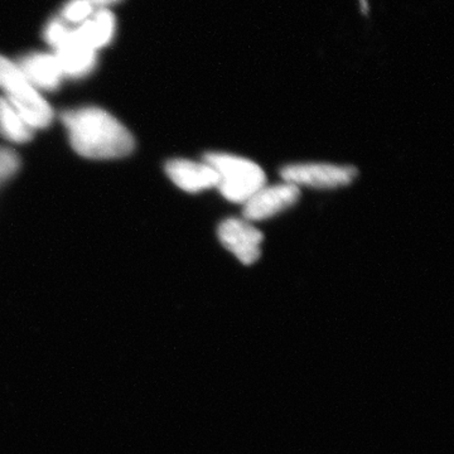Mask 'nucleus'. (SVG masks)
I'll list each match as a JSON object with an SVG mask.
<instances>
[{"mask_svg":"<svg viewBox=\"0 0 454 454\" xmlns=\"http://www.w3.org/2000/svg\"><path fill=\"white\" fill-rule=\"evenodd\" d=\"M71 145L89 160H115L134 151L133 136L118 119L100 107L66 110L61 115Z\"/></svg>","mask_w":454,"mask_h":454,"instance_id":"1","label":"nucleus"},{"mask_svg":"<svg viewBox=\"0 0 454 454\" xmlns=\"http://www.w3.org/2000/svg\"><path fill=\"white\" fill-rule=\"evenodd\" d=\"M219 176L217 188L227 201L244 203L267 184V176L262 167L247 158L226 153L205 154Z\"/></svg>","mask_w":454,"mask_h":454,"instance_id":"2","label":"nucleus"},{"mask_svg":"<svg viewBox=\"0 0 454 454\" xmlns=\"http://www.w3.org/2000/svg\"><path fill=\"white\" fill-rule=\"evenodd\" d=\"M0 89L12 106L35 129H43L53 121V110L40 91L27 80L14 62L0 56Z\"/></svg>","mask_w":454,"mask_h":454,"instance_id":"3","label":"nucleus"},{"mask_svg":"<svg viewBox=\"0 0 454 454\" xmlns=\"http://www.w3.org/2000/svg\"><path fill=\"white\" fill-rule=\"evenodd\" d=\"M280 176L284 182L297 187L331 190L351 184L357 176V169L352 166H334L328 163L289 164L283 167Z\"/></svg>","mask_w":454,"mask_h":454,"instance_id":"4","label":"nucleus"},{"mask_svg":"<svg viewBox=\"0 0 454 454\" xmlns=\"http://www.w3.org/2000/svg\"><path fill=\"white\" fill-rule=\"evenodd\" d=\"M300 197V187L286 182L260 188L255 195L244 203V220L253 223V221L270 219L279 212L295 205Z\"/></svg>","mask_w":454,"mask_h":454,"instance_id":"5","label":"nucleus"},{"mask_svg":"<svg viewBox=\"0 0 454 454\" xmlns=\"http://www.w3.org/2000/svg\"><path fill=\"white\" fill-rule=\"evenodd\" d=\"M221 244L234 254L245 265H252L260 258L262 243V232L244 219H227L220 223L217 230Z\"/></svg>","mask_w":454,"mask_h":454,"instance_id":"6","label":"nucleus"},{"mask_svg":"<svg viewBox=\"0 0 454 454\" xmlns=\"http://www.w3.org/2000/svg\"><path fill=\"white\" fill-rule=\"evenodd\" d=\"M166 173L170 181L190 193L201 192L217 187L219 176L210 164L187 160H173L166 164Z\"/></svg>","mask_w":454,"mask_h":454,"instance_id":"7","label":"nucleus"},{"mask_svg":"<svg viewBox=\"0 0 454 454\" xmlns=\"http://www.w3.org/2000/svg\"><path fill=\"white\" fill-rule=\"evenodd\" d=\"M18 67L35 89L44 91H55L65 76L56 56L50 53H32L23 57Z\"/></svg>","mask_w":454,"mask_h":454,"instance_id":"8","label":"nucleus"},{"mask_svg":"<svg viewBox=\"0 0 454 454\" xmlns=\"http://www.w3.org/2000/svg\"><path fill=\"white\" fill-rule=\"evenodd\" d=\"M56 59L61 66V70L66 76L79 77L86 76L94 70L97 65V51L90 49L82 42L74 38L71 31L70 38L64 42L61 46L55 50Z\"/></svg>","mask_w":454,"mask_h":454,"instance_id":"9","label":"nucleus"},{"mask_svg":"<svg viewBox=\"0 0 454 454\" xmlns=\"http://www.w3.org/2000/svg\"><path fill=\"white\" fill-rule=\"evenodd\" d=\"M73 32L77 41L97 51L106 47L113 40L114 32H115V17L107 9H100Z\"/></svg>","mask_w":454,"mask_h":454,"instance_id":"10","label":"nucleus"},{"mask_svg":"<svg viewBox=\"0 0 454 454\" xmlns=\"http://www.w3.org/2000/svg\"><path fill=\"white\" fill-rule=\"evenodd\" d=\"M0 134L8 142L23 145L33 138V129L7 98L0 97Z\"/></svg>","mask_w":454,"mask_h":454,"instance_id":"11","label":"nucleus"},{"mask_svg":"<svg viewBox=\"0 0 454 454\" xmlns=\"http://www.w3.org/2000/svg\"><path fill=\"white\" fill-rule=\"evenodd\" d=\"M92 8L89 0H70L62 9V20L70 23H83L91 16Z\"/></svg>","mask_w":454,"mask_h":454,"instance_id":"12","label":"nucleus"},{"mask_svg":"<svg viewBox=\"0 0 454 454\" xmlns=\"http://www.w3.org/2000/svg\"><path fill=\"white\" fill-rule=\"evenodd\" d=\"M20 163L16 152L0 146V186L16 175Z\"/></svg>","mask_w":454,"mask_h":454,"instance_id":"13","label":"nucleus"},{"mask_svg":"<svg viewBox=\"0 0 454 454\" xmlns=\"http://www.w3.org/2000/svg\"><path fill=\"white\" fill-rule=\"evenodd\" d=\"M70 35L71 29L66 27L65 23L59 20H51L49 26L44 29V38L55 50L57 47L61 46L64 42L67 41Z\"/></svg>","mask_w":454,"mask_h":454,"instance_id":"14","label":"nucleus"},{"mask_svg":"<svg viewBox=\"0 0 454 454\" xmlns=\"http://www.w3.org/2000/svg\"><path fill=\"white\" fill-rule=\"evenodd\" d=\"M91 3L92 7H107V5L116 4V3L121 2V0H89Z\"/></svg>","mask_w":454,"mask_h":454,"instance_id":"15","label":"nucleus"}]
</instances>
